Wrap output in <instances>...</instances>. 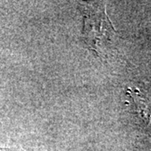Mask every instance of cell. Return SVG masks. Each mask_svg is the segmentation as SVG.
<instances>
[{"instance_id": "cell-1", "label": "cell", "mask_w": 151, "mask_h": 151, "mask_svg": "<svg viewBox=\"0 0 151 151\" xmlns=\"http://www.w3.org/2000/svg\"><path fill=\"white\" fill-rule=\"evenodd\" d=\"M83 38L89 48L98 55L99 46L110 38L113 28L103 4H82Z\"/></svg>"}]
</instances>
